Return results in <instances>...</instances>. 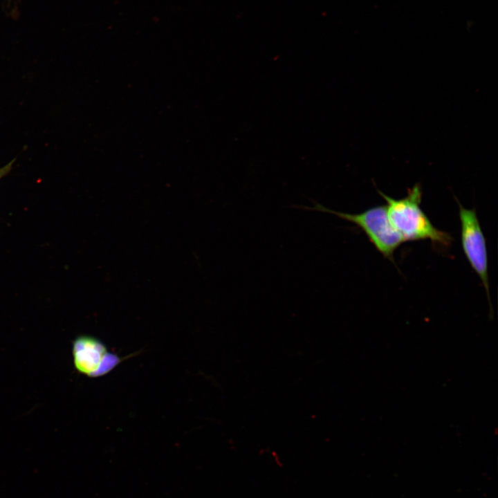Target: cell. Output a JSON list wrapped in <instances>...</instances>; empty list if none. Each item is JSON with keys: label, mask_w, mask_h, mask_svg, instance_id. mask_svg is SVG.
<instances>
[{"label": "cell", "mask_w": 498, "mask_h": 498, "mask_svg": "<svg viewBox=\"0 0 498 498\" xmlns=\"http://www.w3.org/2000/svg\"><path fill=\"white\" fill-rule=\"evenodd\" d=\"M15 159L9 162L7 165L0 168V179L6 176L12 169Z\"/></svg>", "instance_id": "5"}, {"label": "cell", "mask_w": 498, "mask_h": 498, "mask_svg": "<svg viewBox=\"0 0 498 498\" xmlns=\"http://www.w3.org/2000/svg\"><path fill=\"white\" fill-rule=\"evenodd\" d=\"M461 221V245L470 266L479 277L490 301L488 255L485 237L476 211L458 202Z\"/></svg>", "instance_id": "3"}, {"label": "cell", "mask_w": 498, "mask_h": 498, "mask_svg": "<svg viewBox=\"0 0 498 498\" xmlns=\"http://www.w3.org/2000/svg\"><path fill=\"white\" fill-rule=\"evenodd\" d=\"M304 209L329 213L349 221L365 233L371 243L386 258L392 260L394 251L404 242V239L392 225L386 205L370 208L358 214L337 212L317 202L313 207Z\"/></svg>", "instance_id": "2"}, {"label": "cell", "mask_w": 498, "mask_h": 498, "mask_svg": "<svg viewBox=\"0 0 498 498\" xmlns=\"http://www.w3.org/2000/svg\"><path fill=\"white\" fill-rule=\"evenodd\" d=\"M386 201L389 219L404 241L428 239L443 246L452 241L450 234L437 229L421 208L422 191L419 184L408 190L400 199L391 198L378 191Z\"/></svg>", "instance_id": "1"}, {"label": "cell", "mask_w": 498, "mask_h": 498, "mask_svg": "<svg viewBox=\"0 0 498 498\" xmlns=\"http://www.w3.org/2000/svg\"><path fill=\"white\" fill-rule=\"evenodd\" d=\"M72 355L77 371L89 377L104 375L121 361L117 355L109 353L99 339L86 335L73 341Z\"/></svg>", "instance_id": "4"}]
</instances>
